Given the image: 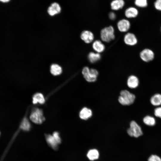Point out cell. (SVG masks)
Masks as SVG:
<instances>
[{"label": "cell", "mask_w": 161, "mask_h": 161, "mask_svg": "<svg viewBox=\"0 0 161 161\" xmlns=\"http://www.w3.org/2000/svg\"><path fill=\"white\" fill-rule=\"evenodd\" d=\"M124 4L123 0H114L111 3V8L113 10H117L122 9Z\"/></svg>", "instance_id": "cell-16"}, {"label": "cell", "mask_w": 161, "mask_h": 161, "mask_svg": "<svg viewBox=\"0 0 161 161\" xmlns=\"http://www.w3.org/2000/svg\"><path fill=\"white\" fill-rule=\"evenodd\" d=\"M124 41L126 44L132 46L137 44V40L134 34L132 33L128 32L125 35Z\"/></svg>", "instance_id": "cell-8"}, {"label": "cell", "mask_w": 161, "mask_h": 161, "mask_svg": "<svg viewBox=\"0 0 161 161\" xmlns=\"http://www.w3.org/2000/svg\"><path fill=\"white\" fill-rule=\"evenodd\" d=\"M82 73L85 79L89 82H95L98 75V72L96 69H90L87 66L83 69Z\"/></svg>", "instance_id": "cell-3"}, {"label": "cell", "mask_w": 161, "mask_h": 161, "mask_svg": "<svg viewBox=\"0 0 161 161\" xmlns=\"http://www.w3.org/2000/svg\"><path fill=\"white\" fill-rule=\"evenodd\" d=\"M10 0H0V1L3 3H7Z\"/></svg>", "instance_id": "cell-30"}, {"label": "cell", "mask_w": 161, "mask_h": 161, "mask_svg": "<svg viewBox=\"0 0 161 161\" xmlns=\"http://www.w3.org/2000/svg\"><path fill=\"white\" fill-rule=\"evenodd\" d=\"M20 127L21 130L25 131H28L30 130L31 125L27 118L24 117L23 119L20 124Z\"/></svg>", "instance_id": "cell-22"}, {"label": "cell", "mask_w": 161, "mask_h": 161, "mask_svg": "<svg viewBox=\"0 0 161 161\" xmlns=\"http://www.w3.org/2000/svg\"><path fill=\"white\" fill-rule=\"evenodd\" d=\"M154 5L156 10L161 11V0H156L154 2Z\"/></svg>", "instance_id": "cell-26"}, {"label": "cell", "mask_w": 161, "mask_h": 161, "mask_svg": "<svg viewBox=\"0 0 161 161\" xmlns=\"http://www.w3.org/2000/svg\"><path fill=\"white\" fill-rule=\"evenodd\" d=\"M88 58L89 61L92 63H95L99 61L101 58L100 53L91 52L88 54Z\"/></svg>", "instance_id": "cell-18"}, {"label": "cell", "mask_w": 161, "mask_h": 161, "mask_svg": "<svg viewBox=\"0 0 161 161\" xmlns=\"http://www.w3.org/2000/svg\"><path fill=\"white\" fill-rule=\"evenodd\" d=\"M52 135L58 143L60 144L61 142V139L59 133L57 131L54 132Z\"/></svg>", "instance_id": "cell-25"}, {"label": "cell", "mask_w": 161, "mask_h": 161, "mask_svg": "<svg viewBox=\"0 0 161 161\" xmlns=\"http://www.w3.org/2000/svg\"><path fill=\"white\" fill-rule=\"evenodd\" d=\"M130 126L127 130V133L129 136L138 137L142 135L143 132L140 127L135 121H131Z\"/></svg>", "instance_id": "cell-5"}, {"label": "cell", "mask_w": 161, "mask_h": 161, "mask_svg": "<svg viewBox=\"0 0 161 161\" xmlns=\"http://www.w3.org/2000/svg\"><path fill=\"white\" fill-rule=\"evenodd\" d=\"M134 4L137 7L141 8L146 7L148 5L147 0H135Z\"/></svg>", "instance_id": "cell-24"}, {"label": "cell", "mask_w": 161, "mask_h": 161, "mask_svg": "<svg viewBox=\"0 0 161 161\" xmlns=\"http://www.w3.org/2000/svg\"><path fill=\"white\" fill-rule=\"evenodd\" d=\"M131 24L129 21L126 19L119 20L117 24L118 30L120 32H124L128 31L130 27Z\"/></svg>", "instance_id": "cell-7"}, {"label": "cell", "mask_w": 161, "mask_h": 161, "mask_svg": "<svg viewBox=\"0 0 161 161\" xmlns=\"http://www.w3.org/2000/svg\"><path fill=\"white\" fill-rule=\"evenodd\" d=\"M92 115V110L89 109L84 107L82 108L79 113L80 118L83 120H87Z\"/></svg>", "instance_id": "cell-14"}, {"label": "cell", "mask_w": 161, "mask_h": 161, "mask_svg": "<svg viewBox=\"0 0 161 161\" xmlns=\"http://www.w3.org/2000/svg\"><path fill=\"white\" fill-rule=\"evenodd\" d=\"M100 37L103 41L107 43L114 40L115 38L114 28L110 26L102 29L100 32Z\"/></svg>", "instance_id": "cell-2"}, {"label": "cell", "mask_w": 161, "mask_h": 161, "mask_svg": "<svg viewBox=\"0 0 161 161\" xmlns=\"http://www.w3.org/2000/svg\"><path fill=\"white\" fill-rule=\"evenodd\" d=\"M92 47L96 52L99 53L103 52L105 48L104 44L99 40H95L93 42Z\"/></svg>", "instance_id": "cell-12"}, {"label": "cell", "mask_w": 161, "mask_h": 161, "mask_svg": "<svg viewBox=\"0 0 161 161\" xmlns=\"http://www.w3.org/2000/svg\"><path fill=\"white\" fill-rule=\"evenodd\" d=\"M148 161H161V159L156 155H152L148 158Z\"/></svg>", "instance_id": "cell-28"}, {"label": "cell", "mask_w": 161, "mask_h": 161, "mask_svg": "<svg viewBox=\"0 0 161 161\" xmlns=\"http://www.w3.org/2000/svg\"><path fill=\"white\" fill-rule=\"evenodd\" d=\"M140 56L143 61L145 62H148L154 58V53L151 49H145L140 52Z\"/></svg>", "instance_id": "cell-6"}, {"label": "cell", "mask_w": 161, "mask_h": 161, "mask_svg": "<svg viewBox=\"0 0 161 161\" xmlns=\"http://www.w3.org/2000/svg\"><path fill=\"white\" fill-rule=\"evenodd\" d=\"M151 104L154 106H158L161 105V95L156 94L154 95L150 99Z\"/></svg>", "instance_id": "cell-20"}, {"label": "cell", "mask_w": 161, "mask_h": 161, "mask_svg": "<svg viewBox=\"0 0 161 161\" xmlns=\"http://www.w3.org/2000/svg\"><path fill=\"white\" fill-rule=\"evenodd\" d=\"M143 121L145 124L148 126H153L156 123L155 118L149 115L145 116L143 118Z\"/></svg>", "instance_id": "cell-23"}, {"label": "cell", "mask_w": 161, "mask_h": 161, "mask_svg": "<svg viewBox=\"0 0 161 161\" xmlns=\"http://www.w3.org/2000/svg\"><path fill=\"white\" fill-rule=\"evenodd\" d=\"M139 84V79L136 76L131 75L128 77L127 84L129 88L131 89L135 88L138 86Z\"/></svg>", "instance_id": "cell-13"}, {"label": "cell", "mask_w": 161, "mask_h": 161, "mask_svg": "<svg viewBox=\"0 0 161 161\" xmlns=\"http://www.w3.org/2000/svg\"><path fill=\"white\" fill-rule=\"evenodd\" d=\"M50 71L53 75H57L61 73L62 69L59 65L56 64H53L51 66Z\"/></svg>", "instance_id": "cell-21"}, {"label": "cell", "mask_w": 161, "mask_h": 161, "mask_svg": "<svg viewBox=\"0 0 161 161\" xmlns=\"http://www.w3.org/2000/svg\"><path fill=\"white\" fill-rule=\"evenodd\" d=\"M99 156L98 151L96 149L89 150L88 152L87 156L90 160L93 161L98 159Z\"/></svg>", "instance_id": "cell-19"}, {"label": "cell", "mask_w": 161, "mask_h": 161, "mask_svg": "<svg viewBox=\"0 0 161 161\" xmlns=\"http://www.w3.org/2000/svg\"><path fill=\"white\" fill-rule=\"evenodd\" d=\"M138 11L137 8L133 7L127 8L125 11V16L128 18H132L137 16Z\"/></svg>", "instance_id": "cell-15"}, {"label": "cell", "mask_w": 161, "mask_h": 161, "mask_svg": "<svg viewBox=\"0 0 161 161\" xmlns=\"http://www.w3.org/2000/svg\"><path fill=\"white\" fill-rule=\"evenodd\" d=\"M45 137L47 143L49 146L54 150H56L58 149L59 144L52 135L46 134L45 135Z\"/></svg>", "instance_id": "cell-11"}, {"label": "cell", "mask_w": 161, "mask_h": 161, "mask_svg": "<svg viewBox=\"0 0 161 161\" xmlns=\"http://www.w3.org/2000/svg\"><path fill=\"white\" fill-rule=\"evenodd\" d=\"M109 18L112 20H114L116 18V14L114 12H112L109 13Z\"/></svg>", "instance_id": "cell-29"}, {"label": "cell", "mask_w": 161, "mask_h": 161, "mask_svg": "<svg viewBox=\"0 0 161 161\" xmlns=\"http://www.w3.org/2000/svg\"><path fill=\"white\" fill-rule=\"evenodd\" d=\"M118 100L119 102L123 105H129L132 104L135 100V95L128 91L122 90L120 92Z\"/></svg>", "instance_id": "cell-1"}, {"label": "cell", "mask_w": 161, "mask_h": 161, "mask_svg": "<svg viewBox=\"0 0 161 161\" xmlns=\"http://www.w3.org/2000/svg\"><path fill=\"white\" fill-rule=\"evenodd\" d=\"M61 8L59 4L53 2L51 4L47 9L48 14L50 16H53L60 13Z\"/></svg>", "instance_id": "cell-10"}, {"label": "cell", "mask_w": 161, "mask_h": 161, "mask_svg": "<svg viewBox=\"0 0 161 161\" xmlns=\"http://www.w3.org/2000/svg\"><path fill=\"white\" fill-rule=\"evenodd\" d=\"M154 114L156 117L161 118V107L155 108L154 110Z\"/></svg>", "instance_id": "cell-27"}, {"label": "cell", "mask_w": 161, "mask_h": 161, "mask_svg": "<svg viewBox=\"0 0 161 161\" xmlns=\"http://www.w3.org/2000/svg\"><path fill=\"white\" fill-rule=\"evenodd\" d=\"M80 37L81 39L86 44L92 42L94 38L93 33L88 30L83 31L81 33Z\"/></svg>", "instance_id": "cell-9"}, {"label": "cell", "mask_w": 161, "mask_h": 161, "mask_svg": "<svg viewBox=\"0 0 161 161\" xmlns=\"http://www.w3.org/2000/svg\"><path fill=\"white\" fill-rule=\"evenodd\" d=\"M45 102L43 95L41 93H38L35 94L32 97V102L34 104L38 103L40 104H44Z\"/></svg>", "instance_id": "cell-17"}, {"label": "cell", "mask_w": 161, "mask_h": 161, "mask_svg": "<svg viewBox=\"0 0 161 161\" xmlns=\"http://www.w3.org/2000/svg\"><path fill=\"white\" fill-rule=\"evenodd\" d=\"M30 118L33 122L37 124L42 123L45 120L42 111L38 108H35L32 111Z\"/></svg>", "instance_id": "cell-4"}]
</instances>
